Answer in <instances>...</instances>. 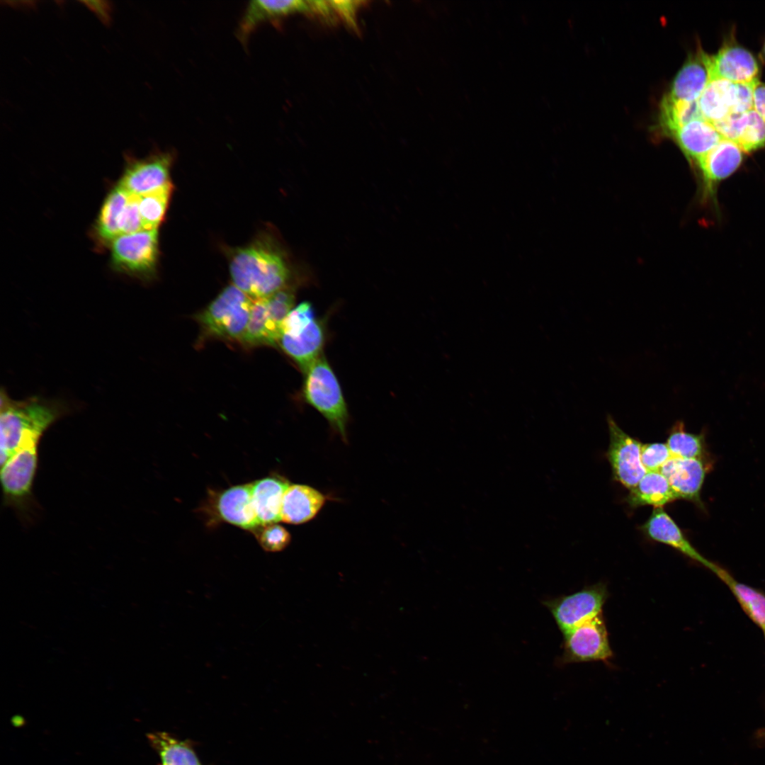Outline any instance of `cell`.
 <instances>
[{
    "label": "cell",
    "instance_id": "cell-13",
    "mask_svg": "<svg viewBox=\"0 0 765 765\" xmlns=\"http://www.w3.org/2000/svg\"><path fill=\"white\" fill-rule=\"evenodd\" d=\"M759 71L753 55L735 42H726L717 54L710 55V80L752 83L758 81Z\"/></svg>",
    "mask_w": 765,
    "mask_h": 765
},
{
    "label": "cell",
    "instance_id": "cell-30",
    "mask_svg": "<svg viewBox=\"0 0 765 765\" xmlns=\"http://www.w3.org/2000/svg\"><path fill=\"white\" fill-rule=\"evenodd\" d=\"M149 738L159 752L162 765H200L189 747L166 733L152 734Z\"/></svg>",
    "mask_w": 765,
    "mask_h": 765
},
{
    "label": "cell",
    "instance_id": "cell-3",
    "mask_svg": "<svg viewBox=\"0 0 765 765\" xmlns=\"http://www.w3.org/2000/svg\"><path fill=\"white\" fill-rule=\"evenodd\" d=\"M303 396L343 438L346 437L348 409L338 379L322 355L305 372Z\"/></svg>",
    "mask_w": 765,
    "mask_h": 765
},
{
    "label": "cell",
    "instance_id": "cell-31",
    "mask_svg": "<svg viewBox=\"0 0 765 765\" xmlns=\"http://www.w3.org/2000/svg\"><path fill=\"white\" fill-rule=\"evenodd\" d=\"M257 538L266 551L278 552L285 549L290 542V533L282 526L272 523L261 526Z\"/></svg>",
    "mask_w": 765,
    "mask_h": 765
},
{
    "label": "cell",
    "instance_id": "cell-22",
    "mask_svg": "<svg viewBox=\"0 0 765 765\" xmlns=\"http://www.w3.org/2000/svg\"><path fill=\"white\" fill-rule=\"evenodd\" d=\"M289 482L278 477H267L251 483L252 499L260 526L281 521L283 495Z\"/></svg>",
    "mask_w": 765,
    "mask_h": 765
},
{
    "label": "cell",
    "instance_id": "cell-27",
    "mask_svg": "<svg viewBox=\"0 0 765 765\" xmlns=\"http://www.w3.org/2000/svg\"><path fill=\"white\" fill-rule=\"evenodd\" d=\"M666 443L673 457L707 460L704 434L688 432L681 421L672 426Z\"/></svg>",
    "mask_w": 765,
    "mask_h": 765
},
{
    "label": "cell",
    "instance_id": "cell-16",
    "mask_svg": "<svg viewBox=\"0 0 765 765\" xmlns=\"http://www.w3.org/2000/svg\"><path fill=\"white\" fill-rule=\"evenodd\" d=\"M709 81L710 55L700 49L688 57L667 96L676 101H697Z\"/></svg>",
    "mask_w": 765,
    "mask_h": 765
},
{
    "label": "cell",
    "instance_id": "cell-11",
    "mask_svg": "<svg viewBox=\"0 0 765 765\" xmlns=\"http://www.w3.org/2000/svg\"><path fill=\"white\" fill-rule=\"evenodd\" d=\"M744 152L735 142L722 139L695 165L700 173L702 196L714 200L720 183L733 174L741 166Z\"/></svg>",
    "mask_w": 765,
    "mask_h": 765
},
{
    "label": "cell",
    "instance_id": "cell-34",
    "mask_svg": "<svg viewBox=\"0 0 765 765\" xmlns=\"http://www.w3.org/2000/svg\"><path fill=\"white\" fill-rule=\"evenodd\" d=\"M142 230L139 209V196L130 193L120 217V235L132 234Z\"/></svg>",
    "mask_w": 765,
    "mask_h": 765
},
{
    "label": "cell",
    "instance_id": "cell-21",
    "mask_svg": "<svg viewBox=\"0 0 765 765\" xmlns=\"http://www.w3.org/2000/svg\"><path fill=\"white\" fill-rule=\"evenodd\" d=\"M326 498L316 489L305 484H290L283 495L281 521L300 524L313 518L323 506Z\"/></svg>",
    "mask_w": 765,
    "mask_h": 765
},
{
    "label": "cell",
    "instance_id": "cell-39",
    "mask_svg": "<svg viewBox=\"0 0 765 765\" xmlns=\"http://www.w3.org/2000/svg\"><path fill=\"white\" fill-rule=\"evenodd\" d=\"M764 636H765V630L764 631Z\"/></svg>",
    "mask_w": 765,
    "mask_h": 765
},
{
    "label": "cell",
    "instance_id": "cell-15",
    "mask_svg": "<svg viewBox=\"0 0 765 765\" xmlns=\"http://www.w3.org/2000/svg\"><path fill=\"white\" fill-rule=\"evenodd\" d=\"M712 125L724 139L735 142L744 152L765 147V121L754 109L730 113Z\"/></svg>",
    "mask_w": 765,
    "mask_h": 765
},
{
    "label": "cell",
    "instance_id": "cell-36",
    "mask_svg": "<svg viewBox=\"0 0 765 765\" xmlns=\"http://www.w3.org/2000/svg\"><path fill=\"white\" fill-rule=\"evenodd\" d=\"M753 109L765 121V84L759 80L754 86Z\"/></svg>",
    "mask_w": 765,
    "mask_h": 765
},
{
    "label": "cell",
    "instance_id": "cell-17",
    "mask_svg": "<svg viewBox=\"0 0 765 765\" xmlns=\"http://www.w3.org/2000/svg\"><path fill=\"white\" fill-rule=\"evenodd\" d=\"M641 528L652 540L674 548L710 570L714 567L715 564L698 552L662 507L654 508Z\"/></svg>",
    "mask_w": 765,
    "mask_h": 765
},
{
    "label": "cell",
    "instance_id": "cell-2",
    "mask_svg": "<svg viewBox=\"0 0 765 765\" xmlns=\"http://www.w3.org/2000/svg\"><path fill=\"white\" fill-rule=\"evenodd\" d=\"M230 270L234 285L253 300L267 298L286 287L290 275L281 255L259 246L238 250Z\"/></svg>",
    "mask_w": 765,
    "mask_h": 765
},
{
    "label": "cell",
    "instance_id": "cell-20",
    "mask_svg": "<svg viewBox=\"0 0 765 765\" xmlns=\"http://www.w3.org/2000/svg\"><path fill=\"white\" fill-rule=\"evenodd\" d=\"M672 136L686 159L694 166L724 139L715 128L704 119L689 122Z\"/></svg>",
    "mask_w": 765,
    "mask_h": 765
},
{
    "label": "cell",
    "instance_id": "cell-4",
    "mask_svg": "<svg viewBox=\"0 0 765 765\" xmlns=\"http://www.w3.org/2000/svg\"><path fill=\"white\" fill-rule=\"evenodd\" d=\"M254 300L235 285H230L198 317L205 333L241 341L249 320Z\"/></svg>",
    "mask_w": 765,
    "mask_h": 765
},
{
    "label": "cell",
    "instance_id": "cell-19",
    "mask_svg": "<svg viewBox=\"0 0 765 765\" xmlns=\"http://www.w3.org/2000/svg\"><path fill=\"white\" fill-rule=\"evenodd\" d=\"M312 11L310 1H252L249 4L241 21L239 35L244 40L261 23L275 21L295 13Z\"/></svg>",
    "mask_w": 765,
    "mask_h": 765
},
{
    "label": "cell",
    "instance_id": "cell-7",
    "mask_svg": "<svg viewBox=\"0 0 765 765\" xmlns=\"http://www.w3.org/2000/svg\"><path fill=\"white\" fill-rule=\"evenodd\" d=\"M158 246L157 229L121 234L111 244L113 267L130 275L148 276L156 268Z\"/></svg>",
    "mask_w": 765,
    "mask_h": 765
},
{
    "label": "cell",
    "instance_id": "cell-14",
    "mask_svg": "<svg viewBox=\"0 0 765 765\" xmlns=\"http://www.w3.org/2000/svg\"><path fill=\"white\" fill-rule=\"evenodd\" d=\"M708 467L707 460L672 457L659 472L679 499L701 504V491Z\"/></svg>",
    "mask_w": 765,
    "mask_h": 765
},
{
    "label": "cell",
    "instance_id": "cell-12",
    "mask_svg": "<svg viewBox=\"0 0 765 765\" xmlns=\"http://www.w3.org/2000/svg\"><path fill=\"white\" fill-rule=\"evenodd\" d=\"M288 310L280 301L265 298L254 300L249 320L241 341L247 346L276 345Z\"/></svg>",
    "mask_w": 765,
    "mask_h": 765
},
{
    "label": "cell",
    "instance_id": "cell-29",
    "mask_svg": "<svg viewBox=\"0 0 765 765\" xmlns=\"http://www.w3.org/2000/svg\"><path fill=\"white\" fill-rule=\"evenodd\" d=\"M171 183L139 196V209L143 230H156L163 221L172 191Z\"/></svg>",
    "mask_w": 765,
    "mask_h": 765
},
{
    "label": "cell",
    "instance_id": "cell-5",
    "mask_svg": "<svg viewBox=\"0 0 765 765\" xmlns=\"http://www.w3.org/2000/svg\"><path fill=\"white\" fill-rule=\"evenodd\" d=\"M325 339L322 322L307 307L293 309L281 327L279 344L304 372L322 354Z\"/></svg>",
    "mask_w": 765,
    "mask_h": 765
},
{
    "label": "cell",
    "instance_id": "cell-10",
    "mask_svg": "<svg viewBox=\"0 0 765 765\" xmlns=\"http://www.w3.org/2000/svg\"><path fill=\"white\" fill-rule=\"evenodd\" d=\"M128 159L118 184L129 193L144 195L170 183L169 171L173 160L170 153L157 152L142 159Z\"/></svg>",
    "mask_w": 765,
    "mask_h": 765
},
{
    "label": "cell",
    "instance_id": "cell-32",
    "mask_svg": "<svg viewBox=\"0 0 765 765\" xmlns=\"http://www.w3.org/2000/svg\"><path fill=\"white\" fill-rule=\"evenodd\" d=\"M756 81L752 83L730 81V113H743L753 109L754 86Z\"/></svg>",
    "mask_w": 765,
    "mask_h": 765
},
{
    "label": "cell",
    "instance_id": "cell-24",
    "mask_svg": "<svg viewBox=\"0 0 765 765\" xmlns=\"http://www.w3.org/2000/svg\"><path fill=\"white\" fill-rule=\"evenodd\" d=\"M730 588L742 609L763 631L765 630V595L735 580L725 570L715 565L711 570Z\"/></svg>",
    "mask_w": 765,
    "mask_h": 765
},
{
    "label": "cell",
    "instance_id": "cell-35",
    "mask_svg": "<svg viewBox=\"0 0 765 765\" xmlns=\"http://www.w3.org/2000/svg\"><path fill=\"white\" fill-rule=\"evenodd\" d=\"M329 3L332 8L339 12L348 23L355 24V11L358 7V1H331Z\"/></svg>",
    "mask_w": 765,
    "mask_h": 765
},
{
    "label": "cell",
    "instance_id": "cell-9",
    "mask_svg": "<svg viewBox=\"0 0 765 765\" xmlns=\"http://www.w3.org/2000/svg\"><path fill=\"white\" fill-rule=\"evenodd\" d=\"M607 424L610 441L606 456L613 477L631 489L647 472L641 461L642 444L621 429L610 415L607 416Z\"/></svg>",
    "mask_w": 765,
    "mask_h": 765
},
{
    "label": "cell",
    "instance_id": "cell-28",
    "mask_svg": "<svg viewBox=\"0 0 765 765\" xmlns=\"http://www.w3.org/2000/svg\"><path fill=\"white\" fill-rule=\"evenodd\" d=\"M704 119L698 102L676 101L664 96L660 107V123L663 130L672 136L678 129L694 120Z\"/></svg>",
    "mask_w": 765,
    "mask_h": 765
},
{
    "label": "cell",
    "instance_id": "cell-23",
    "mask_svg": "<svg viewBox=\"0 0 765 765\" xmlns=\"http://www.w3.org/2000/svg\"><path fill=\"white\" fill-rule=\"evenodd\" d=\"M679 499L667 479L659 472H647L638 484L630 489L625 501L633 507L645 505L662 507Z\"/></svg>",
    "mask_w": 765,
    "mask_h": 765
},
{
    "label": "cell",
    "instance_id": "cell-1",
    "mask_svg": "<svg viewBox=\"0 0 765 765\" xmlns=\"http://www.w3.org/2000/svg\"><path fill=\"white\" fill-rule=\"evenodd\" d=\"M0 407L1 464L18 451L38 450L43 434L65 413L57 401L39 397L14 400L4 389Z\"/></svg>",
    "mask_w": 765,
    "mask_h": 765
},
{
    "label": "cell",
    "instance_id": "cell-33",
    "mask_svg": "<svg viewBox=\"0 0 765 765\" xmlns=\"http://www.w3.org/2000/svg\"><path fill=\"white\" fill-rule=\"evenodd\" d=\"M672 457L667 443H652L642 445L641 461L647 472L659 471Z\"/></svg>",
    "mask_w": 765,
    "mask_h": 765
},
{
    "label": "cell",
    "instance_id": "cell-18",
    "mask_svg": "<svg viewBox=\"0 0 765 765\" xmlns=\"http://www.w3.org/2000/svg\"><path fill=\"white\" fill-rule=\"evenodd\" d=\"M217 511L226 522L246 530L260 526L254 506L251 484L231 487L217 501Z\"/></svg>",
    "mask_w": 765,
    "mask_h": 765
},
{
    "label": "cell",
    "instance_id": "cell-38",
    "mask_svg": "<svg viewBox=\"0 0 765 765\" xmlns=\"http://www.w3.org/2000/svg\"><path fill=\"white\" fill-rule=\"evenodd\" d=\"M762 53H763L764 57L765 58V43H764V47H763Z\"/></svg>",
    "mask_w": 765,
    "mask_h": 765
},
{
    "label": "cell",
    "instance_id": "cell-37",
    "mask_svg": "<svg viewBox=\"0 0 765 765\" xmlns=\"http://www.w3.org/2000/svg\"><path fill=\"white\" fill-rule=\"evenodd\" d=\"M84 3L103 22L110 20V6L106 1H84Z\"/></svg>",
    "mask_w": 765,
    "mask_h": 765
},
{
    "label": "cell",
    "instance_id": "cell-25",
    "mask_svg": "<svg viewBox=\"0 0 765 765\" xmlns=\"http://www.w3.org/2000/svg\"><path fill=\"white\" fill-rule=\"evenodd\" d=\"M129 195L130 193L118 184L106 198L96 225V235L102 242H112L120 235V217Z\"/></svg>",
    "mask_w": 765,
    "mask_h": 765
},
{
    "label": "cell",
    "instance_id": "cell-26",
    "mask_svg": "<svg viewBox=\"0 0 765 765\" xmlns=\"http://www.w3.org/2000/svg\"><path fill=\"white\" fill-rule=\"evenodd\" d=\"M729 84L724 79H710L697 101L704 120L711 124L730 114Z\"/></svg>",
    "mask_w": 765,
    "mask_h": 765
},
{
    "label": "cell",
    "instance_id": "cell-8",
    "mask_svg": "<svg viewBox=\"0 0 765 765\" xmlns=\"http://www.w3.org/2000/svg\"><path fill=\"white\" fill-rule=\"evenodd\" d=\"M561 664L589 662H607L613 657L602 614L563 635Z\"/></svg>",
    "mask_w": 765,
    "mask_h": 765
},
{
    "label": "cell",
    "instance_id": "cell-6",
    "mask_svg": "<svg viewBox=\"0 0 765 765\" xmlns=\"http://www.w3.org/2000/svg\"><path fill=\"white\" fill-rule=\"evenodd\" d=\"M609 596L607 584L599 582L569 595L543 601L562 635L602 614Z\"/></svg>",
    "mask_w": 765,
    "mask_h": 765
}]
</instances>
